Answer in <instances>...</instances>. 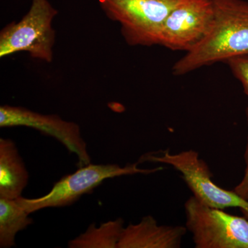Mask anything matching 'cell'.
<instances>
[{
  "instance_id": "cell-1",
  "label": "cell",
  "mask_w": 248,
  "mask_h": 248,
  "mask_svg": "<svg viewBox=\"0 0 248 248\" xmlns=\"http://www.w3.org/2000/svg\"><path fill=\"white\" fill-rule=\"evenodd\" d=\"M212 1L215 9L213 27L200 45L174 63V76H183L202 67L248 55V1Z\"/></svg>"
},
{
  "instance_id": "cell-2",
  "label": "cell",
  "mask_w": 248,
  "mask_h": 248,
  "mask_svg": "<svg viewBox=\"0 0 248 248\" xmlns=\"http://www.w3.org/2000/svg\"><path fill=\"white\" fill-rule=\"evenodd\" d=\"M58 14L48 0H32L21 20L8 24L0 32V58L27 52L31 58L51 62L55 40L52 24Z\"/></svg>"
},
{
  "instance_id": "cell-3",
  "label": "cell",
  "mask_w": 248,
  "mask_h": 248,
  "mask_svg": "<svg viewBox=\"0 0 248 248\" xmlns=\"http://www.w3.org/2000/svg\"><path fill=\"white\" fill-rule=\"evenodd\" d=\"M139 164L140 162L134 163L121 167L117 164L91 163L79 167L73 174L62 178L47 195L35 199L20 197L16 199V201L29 214L42 209L67 206L76 202L85 194L91 193L95 187L108 179L137 174H153L163 170V167L140 169Z\"/></svg>"
},
{
  "instance_id": "cell-4",
  "label": "cell",
  "mask_w": 248,
  "mask_h": 248,
  "mask_svg": "<svg viewBox=\"0 0 248 248\" xmlns=\"http://www.w3.org/2000/svg\"><path fill=\"white\" fill-rule=\"evenodd\" d=\"M179 0H98L108 17L118 22L130 46L159 45L163 24Z\"/></svg>"
},
{
  "instance_id": "cell-5",
  "label": "cell",
  "mask_w": 248,
  "mask_h": 248,
  "mask_svg": "<svg viewBox=\"0 0 248 248\" xmlns=\"http://www.w3.org/2000/svg\"><path fill=\"white\" fill-rule=\"evenodd\" d=\"M186 227L196 248H248V219L201 203L193 196L184 205Z\"/></svg>"
},
{
  "instance_id": "cell-6",
  "label": "cell",
  "mask_w": 248,
  "mask_h": 248,
  "mask_svg": "<svg viewBox=\"0 0 248 248\" xmlns=\"http://www.w3.org/2000/svg\"><path fill=\"white\" fill-rule=\"evenodd\" d=\"M167 164L182 174L192 196L201 203L212 208H238L248 210V200L240 197L234 190L222 188L213 182L208 164L201 159L198 152L188 150L172 153L169 150L150 153L142 156L140 162Z\"/></svg>"
},
{
  "instance_id": "cell-7",
  "label": "cell",
  "mask_w": 248,
  "mask_h": 248,
  "mask_svg": "<svg viewBox=\"0 0 248 248\" xmlns=\"http://www.w3.org/2000/svg\"><path fill=\"white\" fill-rule=\"evenodd\" d=\"M214 19L212 0H179L163 24L159 45L190 52L208 35Z\"/></svg>"
},
{
  "instance_id": "cell-8",
  "label": "cell",
  "mask_w": 248,
  "mask_h": 248,
  "mask_svg": "<svg viewBox=\"0 0 248 248\" xmlns=\"http://www.w3.org/2000/svg\"><path fill=\"white\" fill-rule=\"evenodd\" d=\"M25 126L58 140L79 160V166L91 164L87 145L78 124L62 120L57 115H43L25 108L1 106L0 127Z\"/></svg>"
},
{
  "instance_id": "cell-9",
  "label": "cell",
  "mask_w": 248,
  "mask_h": 248,
  "mask_svg": "<svg viewBox=\"0 0 248 248\" xmlns=\"http://www.w3.org/2000/svg\"><path fill=\"white\" fill-rule=\"evenodd\" d=\"M187 230L182 226H162L146 216L124 228L118 248H179Z\"/></svg>"
},
{
  "instance_id": "cell-10",
  "label": "cell",
  "mask_w": 248,
  "mask_h": 248,
  "mask_svg": "<svg viewBox=\"0 0 248 248\" xmlns=\"http://www.w3.org/2000/svg\"><path fill=\"white\" fill-rule=\"evenodd\" d=\"M29 173L16 143L0 139V198L16 200L27 186Z\"/></svg>"
},
{
  "instance_id": "cell-11",
  "label": "cell",
  "mask_w": 248,
  "mask_h": 248,
  "mask_svg": "<svg viewBox=\"0 0 248 248\" xmlns=\"http://www.w3.org/2000/svg\"><path fill=\"white\" fill-rule=\"evenodd\" d=\"M29 215L16 200L0 198V248L15 246L17 232L32 223Z\"/></svg>"
},
{
  "instance_id": "cell-12",
  "label": "cell",
  "mask_w": 248,
  "mask_h": 248,
  "mask_svg": "<svg viewBox=\"0 0 248 248\" xmlns=\"http://www.w3.org/2000/svg\"><path fill=\"white\" fill-rule=\"evenodd\" d=\"M124 220L118 218L96 227L90 225L87 231L68 242L70 248H118L123 232Z\"/></svg>"
},
{
  "instance_id": "cell-13",
  "label": "cell",
  "mask_w": 248,
  "mask_h": 248,
  "mask_svg": "<svg viewBox=\"0 0 248 248\" xmlns=\"http://www.w3.org/2000/svg\"><path fill=\"white\" fill-rule=\"evenodd\" d=\"M229 65L234 76L244 87L248 97V55L232 58L226 62Z\"/></svg>"
},
{
  "instance_id": "cell-14",
  "label": "cell",
  "mask_w": 248,
  "mask_h": 248,
  "mask_svg": "<svg viewBox=\"0 0 248 248\" xmlns=\"http://www.w3.org/2000/svg\"><path fill=\"white\" fill-rule=\"evenodd\" d=\"M246 117H247L248 125V107L246 109ZM245 161H246V169H245L244 177L233 190L240 197L248 200V137L247 146H246V153H245Z\"/></svg>"
},
{
  "instance_id": "cell-15",
  "label": "cell",
  "mask_w": 248,
  "mask_h": 248,
  "mask_svg": "<svg viewBox=\"0 0 248 248\" xmlns=\"http://www.w3.org/2000/svg\"><path fill=\"white\" fill-rule=\"evenodd\" d=\"M241 212H242L243 215H244V217H246V218L248 219V210H241Z\"/></svg>"
}]
</instances>
